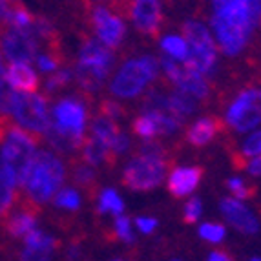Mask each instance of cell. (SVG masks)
I'll return each instance as SVG.
<instances>
[{
    "label": "cell",
    "instance_id": "1",
    "mask_svg": "<svg viewBox=\"0 0 261 261\" xmlns=\"http://www.w3.org/2000/svg\"><path fill=\"white\" fill-rule=\"evenodd\" d=\"M261 22V0H214L212 28L226 55H238Z\"/></svg>",
    "mask_w": 261,
    "mask_h": 261
},
{
    "label": "cell",
    "instance_id": "2",
    "mask_svg": "<svg viewBox=\"0 0 261 261\" xmlns=\"http://www.w3.org/2000/svg\"><path fill=\"white\" fill-rule=\"evenodd\" d=\"M0 157L2 165L8 170L17 185L26 183L33 159L37 155V139L30 132L9 124L0 139Z\"/></svg>",
    "mask_w": 261,
    "mask_h": 261
},
{
    "label": "cell",
    "instance_id": "3",
    "mask_svg": "<svg viewBox=\"0 0 261 261\" xmlns=\"http://www.w3.org/2000/svg\"><path fill=\"white\" fill-rule=\"evenodd\" d=\"M62 181H64V165L61 159L51 152H37L24 183L28 197L33 201V205H42L53 199Z\"/></svg>",
    "mask_w": 261,
    "mask_h": 261
},
{
    "label": "cell",
    "instance_id": "4",
    "mask_svg": "<svg viewBox=\"0 0 261 261\" xmlns=\"http://www.w3.org/2000/svg\"><path fill=\"white\" fill-rule=\"evenodd\" d=\"M113 66V55L99 40H88L79 53V64L75 70V77L81 88L88 92L99 90L105 83Z\"/></svg>",
    "mask_w": 261,
    "mask_h": 261
},
{
    "label": "cell",
    "instance_id": "5",
    "mask_svg": "<svg viewBox=\"0 0 261 261\" xmlns=\"http://www.w3.org/2000/svg\"><path fill=\"white\" fill-rule=\"evenodd\" d=\"M183 35L187 39V44L192 46L185 61V68L201 75H212L216 71L218 51H216V44H214L210 31L199 22L188 20L183 24Z\"/></svg>",
    "mask_w": 261,
    "mask_h": 261
},
{
    "label": "cell",
    "instance_id": "6",
    "mask_svg": "<svg viewBox=\"0 0 261 261\" xmlns=\"http://www.w3.org/2000/svg\"><path fill=\"white\" fill-rule=\"evenodd\" d=\"M8 115H11L20 126L37 135H46L51 122L48 115V102L44 97L37 93L17 92V90H13L9 99Z\"/></svg>",
    "mask_w": 261,
    "mask_h": 261
},
{
    "label": "cell",
    "instance_id": "7",
    "mask_svg": "<svg viewBox=\"0 0 261 261\" xmlns=\"http://www.w3.org/2000/svg\"><path fill=\"white\" fill-rule=\"evenodd\" d=\"M157 77V62L152 57H141L137 61H128L115 75L112 83V93L119 97H135L144 86Z\"/></svg>",
    "mask_w": 261,
    "mask_h": 261
},
{
    "label": "cell",
    "instance_id": "8",
    "mask_svg": "<svg viewBox=\"0 0 261 261\" xmlns=\"http://www.w3.org/2000/svg\"><path fill=\"white\" fill-rule=\"evenodd\" d=\"M166 163L163 155H143L139 153L122 172V183L132 190H152L163 183Z\"/></svg>",
    "mask_w": 261,
    "mask_h": 261
},
{
    "label": "cell",
    "instance_id": "9",
    "mask_svg": "<svg viewBox=\"0 0 261 261\" xmlns=\"http://www.w3.org/2000/svg\"><path fill=\"white\" fill-rule=\"evenodd\" d=\"M0 48L8 61L11 62H30L37 55V42L31 30H20L4 24L0 30Z\"/></svg>",
    "mask_w": 261,
    "mask_h": 261
},
{
    "label": "cell",
    "instance_id": "10",
    "mask_svg": "<svg viewBox=\"0 0 261 261\" xmlns=\"http://www.w3.org/2000/svg\"><path fill=\"white\" fill-rule=\"evenodd\" d=\"M86 106L79 99H62L53 110L51 124L64 132L84 137V126H86Z\"/></svg>",
    "mask_w": 261,
    "mask_h": 261
},
{
    "label": "cell",
    "instance_id": "11",
    "mask_svg": "<svg viewBox=\"0 0 261 261\" xmlns=\"http://www.w3.org/2000/svg\"><path fill=\"white\" fill-rule=\"evenodd\" d=\"M93 26H95L97 35H99L100 42L108 46V48H117L119 44L124 39L126 28L122 24L119 17L110 13L106 8H95L92 15Z\"/></svg>",
    "mask_w": 261,
    "mask_h": 261
},
{
    "label": "cell",
    "instance_id": "12",
    "mask_svg": "<svg viewBox=\"0 0 261 261\" xmlns=\"http://www.w3.org/2000/svg\"><path fill=\"white\" fill-rule=\"evenodd\" d=\"M219 206L226 221L241 234H256L259 230V223L254 218V214L236 197H223Z\"/></svg>",
    "mask_w": 261,
    "mask_h": 261
},
{
    "label": "cell",
    "instance_id": "13",
    "mask_svg": "<svg viewBox=\"0 0 261 261\" xmlns=\"http://www.w3.org/2000/svg\"><path fill=\"white\" fill-rule=\"evenodd\" d=\"M132 20L141 33L155 35L161 26V2L159 0H134Z\"/></svg>",
    "mask_w": 261,
    "mask_h": 261
},
{
    "label": "cell",
    "instance_id": "14",
    "mask_svg": "<svg viewBox=\"0 0 261 261\" xmlns=\"http://www.w3.org/2000/svg\"><path fill=\"white\" fill-rule=\"evenodd\" d=\"M205 170L201 166H179L168 177V190L174 197H185L199 187Z\"/></svg>",
    "mask_w": 261,
    "mask_h": 261
},
{
    "label": "cell",
    "instance_id": "15",
    "mask_svg": "<svg viewBox=\"0 0 261 261\" xmlns=\"http://www.w3.org/2000/svg\"><path fill=\"white\" fill-rule=\"evenodd\" d=\"M6 81L17 92L35 93L39 90V77L26 62H11L6 70Z\"/></svg>",
    "mask_w": 261,
    "mask_h": 261
},
{
    "label": "cell",
    "instance_id": "16",
    "mask_svg": "<svg viewBox=\"0 0 261 261\" xmlns=\"http://www.w3.org/2000/svg\"><path fill=\"white\" fill-rule=\"evenodd\" d=\"M221 128H223V122L218 117H203L188 128L187 139L194 146H203V144L210 143Z\"/></svg>",
    "mask_w": 261,
    "mask_h": 261
},
{
    "label": "cell",
    "instance_id": "17",
    "mask_svg": "<svg viewBox=\"0 0 261 261\" xmlns=\"http://www.w3.org/2000/svg\"><path fill=\"white\" fill-rule=\"evenodd\" d=\"M37 226V214L31 208H22L17 214L9 216L4 221V228L9 236L13 238H22V236H28L31 230H35Z\"/></svg>",
    "mask_w": 261,
    "mask_h": 261
},
{
    "label": "cell",
    "instance_id": "18",
    "mask_svg": "<svg viewBox=\"0 0 261 261\" xmlns=\"http://www.w3.org/2000/svg\"><path fill=\"white\" fill-rule=\"evenodd\" d=\"M175 86H177V90L196 97V99H205L208 95V86H206L203 75L194 70H187V68H183L179 79L175 81Z\"/></svg>",
    "mask_w": 261,
    "mask_h": 261
},
{
    "label": "cell",
    "instance_id": "19",
    "mask_svg": "<svg viewBox=\"0 0 261 261\" xmlns=\"http://www.w3.org/2000/svg\"><path fill=\"white\" fill-rule=\"evenodd\" d=\"M46 137H48V143L59 152H73V150L81 148V144L84 143V137H77L70 132L61 130L51 122H49V128L46 132Z\"/></svg>",
    "mask_w": 261,
    "mask_h": 261
},
{
    "label": "cell",
    "instance_id": "20",
    "mask_svg": "<svg viewBox=\"0 0 261 261\" xmlns=\"http://www.w3.org/2000/svg\"><path fill=\"white\" fill-rule=\"evenodd\" d=\"M115 155L112 153V150L102 144L100 141H97L95 137L84 139L83 143V161L90 166H97L105 161H113Z\"/></svg>",
    "mask_w": 261,
    "mask_h": 261
},
{
    "label": "cell",
    "instance_id": "21",
    "mask_svg": "<svg viewBox=\"0 0 261 261\" xmlns=\"http://www.w3.org/2000/svg\"><path fill=\"white\" fill-rule=\"evenodd\" d=\"M15 188H17L15 179L11 177V174L4 168V165L0 163V219L8 218L9 210L13 206Z\"/></svg>",
    "mask_w": 261,
    "mask_h": 261
},
{
    "label": "cell",
    "instance_id": "22",
    "mask_svg": "<svg viewBox=\"0 0 261 261\" xmlns=\"http://www.w3.org/2000/svg\"><path fill=\"white\" fill-rule=\"evenodd\" d=\"M119 134L117 124L113 122V119H108L105 115H99V117L93 119L92 122V137H95L97 141H100L106 146H112L115 135Z\"/></svg>",
    "mask_w": 261,
    "mask_h": 261
},
{
    "label": "cell",
    "instance_id": "23",
    "mask_svg": "<svg viewBox=\"0 0 261 261\" xmlns=\"http://www.w3.org/2000/svg\"><path fill=\"white\" fill-rule=\"evenodd\" d=\"M168 102L172 112L177 115L179 119H185V115H190L192 112H196L197 105H196V97L188 95V93L181 92H174L172 95H168Z\"/></svg>",
    "mask_w": 261,
    "mask_h": 261
},
{
    "label": "cell",
    "instance_id": "24",
    "mask_svg": "<svg viewBox=\"0 0 261 261\" xmlns=\"http://www.w3.org/2000/svg\"><path fill=\"white\" fill-rule=\"evenodd\" d=\"M257 124H261V106L256 105V102L250 105L248 108H245L243 112L238 115V119L232 122V126H234L238 132L254 130Z\"/></svg>",
    "mask_w": 261,
    "mask_h": 261
},
{
    "label": "cell",
    "instance_id": "25",
    "mask_svg": "<svg viewBox=\"0 0 261 261\" xmlns=\"http://www.w3.org/2000/svg\"><path fill=\"white\" fill-rule=\"evenodd\" d=\"M24 240H26V247L28 248H33V250H39V252L44 254H49L51 250H55L59 247V241L51 236L44 234L40 230H31L28 236H24Z\"/></svg>",
    "mask_w": 261,
    "mask_h": 261
},
{
    "label": "cell",
    "instance_id": "26",
    "mask_svg": "<svg viewBox=\"0 0 261 261\" xmlns=\"http://www.w3.org/2000/svg\"><path fill=\"white\" fill-rule=\"evenodd\" d=\"M122 199L119 197V194L112 188H106V190L100 192V197H99V212L105 214V212H110L113 214L115 218L121 216L122 214Z\"/></svg>",
    "mask_w": 261,
    "mask_h": 261
},
{
    "label": "cell",
    "instance_id": "27",
    "mask_svg": "<svg viewBox=\"0 0 261 261\" xmlns=\"http://www.w3.org/2000/svg\"><path fill=\"white\" fill-rule=\"evenodd\" d=\"M163 49H165V53H168L172 59H175V61H187L188 57V44L187 40H183L181 37H175V35H168L163 39L161 42Z\"/></svg>",
    "mask_w": 261,
    "mask_h": 261
},
{
    "label": "cell",
    "instance_id": "28",
    "mask_svg": "<svg viewBox=\"0 0 261 261\" xmlns=\"http://www.w3.org/2000/svg\"><path fill=\"white\" fill-rule=\"evenodd\" d=\"M256 99H257V92H254V90H245V92L232 102V106L228 108V112H226V122L232 124L245 108H248L250 105L256 102Z\"/></svg>",
    "mask_w": 261,
    "mask_h": 261
},
{
    "label": "cell",
    "instance_id": "29",
    "mask_svg": "<svg viewBox=\"0 0 261 261\" xmlns=\"http://www.w3.org/2000/svg\"><path fill=\"white\" fill-rule=\"evenodd\" d=\"M73 181L77 187L92 190L95 185V172L90 165H77L73 168Z\"/></svg>",
    "mask_w": 261,
    "mask_h": 261
},
{
    "label": "cell",
    "instance_id": "30",
    "mask_svg": "<svg viewBox=\"0 0 261 261\" xmlns=\"http://www.w3.org/2000/svg\"><path fill=\"white\" fill-rule=\"evenodd\" d=\"M55 205L59 208L77 210L81 206V197H79L77 190H73V188H64L59 194H55Z\"/></svg>",
    "mask_w": 261,
    "mask_h": 261
},
{
    "label": "cell",
    "instance_id": "31",
    "mask_svg": "<svg viewBox=\"0 0 261 261\" xmlns=\"http://www.w3.org/2000/svg\"><path fill=\"white\" fill-rule=\"evenodd\" d=\"M134 132L137 135H141V137H144V139H148V141L157 134L155 124H153L152 117H150V115H146V113L139 115V117L134 121Z\"/></svg>",
    "mask_w": 261,
    "mask_h": 261
},
{
    "label": "cell",
    "instance_id": "32",
    "mask_svg": "<svg viewBox=\"0 0 261 261\" xmlns=\"http://www.w3.org/2000/svg\"><path fill=\"white\" fill-rule=\"evenodd\" d=\"M199 236L210 243H219L225 238V226L219 223H205L199 226Z\"/></svg>",
    "mask_w": 261,
    "mask_h": 261
},
{
    "label": "cell",
    "instance_id": "33",
    "mask_svg": "<svg viewBox=\"0 0 261 261\" xmlns=\"http://www.w3.org/2000/svg\"><path fill=\"white\" fill-rule=\"evenodd\" d=\"M230 192L236 196V199H248V197L254 196V187H248L243 183V179L240 177H232L226 181Z\"/></svg>",
    "mask_w": 261,
    "mask_h": 261
},
{
    "label": "cell",
    "instance_id": "34",
    "mask_svg": "<svg viewBox=\"0 0 261 261\" xmlns=\"http://www.w3.org/2000/svg\"><path fill=\"white\" fill-rule=\"evenodd\" d=\"M115 234H117L119 240H122L124 243H134L130 219H128L126 216H122V214L115 218Z\"/></svg>",
    "mask_w": 261,
    "mask_h": 261
},
{
    "label": "cell",
    "instance_id": "35",
    "mask_svg": "<svg viewBox=\"0 0 261 261\" xmlns=\"http://www.w3.org/2000/svg\"><path fill=\"white\" fill-rule=\"evenodd\" d=\"M11 93H13V90L9 88L8 81H6V71H4V68L0 66V113H6V115H8Z\"/></svg>",
    "mask_w": 261,
    "mask_h": 261
},
{
    "label": "cell",
    "instance_id": "36",
    "mask_svg": "<svg viewBox=\"0 0 261 261\" xmlns=\"http://www.w3.org/2000/svg\"><path fill=\"white\" fill-rule=\"evenodd\" d=\"M201 216V199L197 197H192L185 205V212H183V219L185 223H196Z\"/></svg>",
    "mask_w": 261,
    "mask_h": 261
},
{
    "label": "cell",
    "instance_id": "37",
    "mask_svg": "<svg viewBox=\"0 0 261 261\" xmlns=\"http://www.w3.org/2000/svg\"><path fill=\"white\" fill-rule=\"evenodd\" d=\"M243 153L247 157H256L261 153V130L252 134L245 141V146H243Z\"/></svg>",
    "mask_w": 261,
    "mask_h": 261
},
{
    "label": "cell",
    "instance_id": "38",
    "mask_svg": "<svg viewBox=\"0 0 261 261\" xmlns=\"http://www.w3.org/2000/svg\"><path fill=\"white\" fill-rule=\"evenodd\" d=\"M71 81V71L70 70H59L57 73H53L51 77L48 79V90H57V88H62Z\"/></svg>",
    "mask_w": 261,
    "mask_h": 261
},
{
    "label": "cell",
    "instance_id": "39",
    "mask_svg": "<svg viewBox=\"0 0 261 261\" xmlns=\"http://www.w3.org/2000/svg\"><path fill=\"white\" fill-rule=\"evenodd\" d=\"M161 64H163V70H165L166 77L172 81V83L175 84V81L179 79V75H181V71H183V68L177 64V61H174V59H170V57H163L161 59Z\"/></svg>",
    "mask_w": 261,
    "mask_h": 261
},
{
    "label": "cell",
    "instance_id": "40",
    "mask_svg": "<svg viewBox=\"0 0 261 261\" xmlns=\"http://www.w3.org/2000/svg\"><path fill=\"white\" fill-rule=\"evenodd\" d=\"M37 62H39L40 70L46 71V73H49V71H55L57 68H59V64H61L59 57L53 55V53H44V55H40L39 59H37Z\"/></svg>",
    "mask_w": 261,
    "mask_h": 261
},
{
    "label": "cell",
    "instance_id": "41",
    "mask_svg": "<svg viewBox=\"0 0 261 261\" xmlns=\"http://www.w3.org/2000/svg\"><path fill=\"white\" fill-rule=\"evenodd\" d=\"M100 115H105L108 119H119L122 115V108L115 100H105L100 105Z\"/></svg>",
    "mask_w": 261,
    "mask_h": 261
},
{
    "label": "cell",
    "instance_id": "42",
    "mask_svg": "<svg viewBox=\"0 0 261 261\" xmlns=\"http://www.w3.org/2000/svg\"><path fill=\"white\" fill-rule=\"evenodd\" d=\"M128 146H130V139H128V135L126 134H121V132H119V134L115 135V139H113V143H112V146H110V150H112L113 155L117 157L119 153L126 152Z\"/></svg>",
    "mask_w": 261,
    "mask_h": 261
},
{
    "label": "cell",
    "instance_id": "43",
    "mask_svg": "<svg viewBox=\"0 0 261 261\" xmlns=\"http://www.w3.org/2000/svg\"><path fill=\"white\" fill-rule=\"evenodd\" d=\"M137 226H139V230L143 232V234H152L157 226V219L141 216V218H137Z\"/></svg>",
    "mask_w": 261,
    "mask_h": 261
},
{
    "label": "cell",
    "instance_id": "44",
    "mask_svg": "<svg viewBox=\"0 0 261 261\" xmlns=\"http://www.w3.org/2000/svg\"><path fill=\"white\" fill-rule=\"evenodd\" d=\"M248 172L252 175H261V155H256L248 165Z\"/></svg>",
    "mask_w": 261,
    "mask_h": 261
},
{
    "label": "cell",
    "instance_id": "45",
    "mask_svg": "<svg viewBox=\"0 0 261 261\" xmlns=\"http://www.w3.org/2000/svg\"><path fill=\"white\" fill-rule=\"evenodd\" d=\"M208 261H232V257L226 252H219V250H216V252H212L208 256Z\"/></svg>",
    "mask_w": 261,
    "mask_h": 261
},
{
    "label": "cell",
    "instance_id": "46",
    "mask_svg": "<svg viewBox=\"0 0 261 261\" xmlns=\"http://www.w3.org/2000/svg\"><path fill=\"white\" fill-rule=\"evenodd\" d=\"M8 2L6 0H0V24H6V15H8Z\"/></svg>",
    "mask_w": 261,
    "mask_h": 261
},
{
    "label": "cell",
    "instance_id": "47",
    "mask_svg": "<svg viewBox=\"0 0 261 261\" xmlns=\"http://www.w3.org/2000/svg\"><path fill=\"white\" fill-rule=\"evenodd\" d=\"M250 261H261L259 257H254V259H250Z\"/></svg>",
    "mask_w": 261,
    "mask_h": 261
},
{
    "label": "cell",
    "instance_id": "48",
    "mask_svg": "<svg viewBox=\"0 0 261 261\" xmlns=\"http://www.w3.org/2000/svg\"><path fill=\"white\" fill-rule=\"evenodd\" d=\"M0 59H2V53H0ZM0 66H2V61H0Z\"/></svg>",
    "mask_w": 261,
    "mask_h": 261
},
{
    "label": "cell",
    "instance_id": "49",
    "mask_svg": "<svg viewBox=\"0 0 261 261\" xmlns=\"http://www.w3.org/2000/svg\"><path fill=\"white\" fill-rule=\"evenodd\" d=\"M115 261H122V259H115Z\"/></svg>",
    "mask_w": 261,
    "mask_h": 261
},
{
    "label": "cell",
    "instance_id": "50",
    "mask_svg": "<svg viewBox=\"0 0 261 261\" xmlns=\"http://www.w3.org/2000/svg\"><path fill=\"white\" fill-rule=\"evenodd\" d=\"M44 261H49V259H44Z\"/></svg>",
    "mask_w": 261,
    "mask_h": 261
},
{
    "label": "cell",
    "instance_id": "51",
    "mask_svg": "<svg viewBox=\"0 0 261 261\" xmlns=\"http://www.w3.org/2000/svg\"><path fill=\"white\" fill-rule=\"evenodd\" d=\"M175 261H177V259H175Z\"/></svg>",
    "mask_w": 261,
    "mask_h": 261
},
{
    "label": "cell",
    "instance_id": "52",
    "mask_svg": "<svg viewBox=\"0 0 261 261\" xmlns=\"http://www.w3.org/2000/svg\"><path fill=\"white\" fill-rule=\"evenodd\" d=\"M259 97H261V95H259Z\"/></svg>",
    "mask_w": 261,
    "mask_h": 261
}]
</instances>
